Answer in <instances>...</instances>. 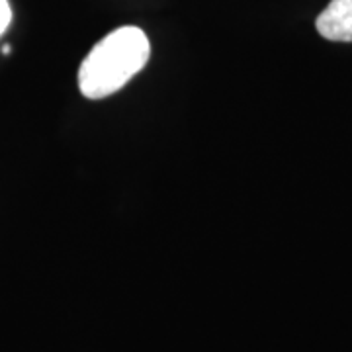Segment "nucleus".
Segmentation results:
<instances>
[{"label":"nucleus","instance_id":"obj_1","mask_svg":"<svg viewBox=\"0 0 352 352\" xmlns=\"http://www.w3.org/2000/svg\"><path fill=\"white\" fill-rule=\"evenodd\" d=\"M151 43L135 25H124L102 38L78 69V88L88 100L116 94L149 63Z\"/></svg>","mask_w":352,"mask_h":352},{"label":"nucleus","instance_id":"obj_2","mask_svg":"<svg viewBox=\"0 0 352 352\" xmlns=\"http://www.w3.org/2000/svg\"><path fill=\"white\" fill-rule=\"evenodd\" d=\"M315 28L329 41H352V0H331Z\"/></svg>","mask_w":352,"mask_h":352},{"label":"nucleus","instance_id":"obj_3","mask_svg":"<svg viewBox=\"0 0 352 352\" xmlns=\"http://www.w3.org/2000/svg\"><path fill=\"white\" fill-rule=\"evenodd\" d=\"M10 20H12V10H10L8 0H0V36L8 30Z\"/></svg>","mask_w":352,"mask_h":352}]
</instances>
